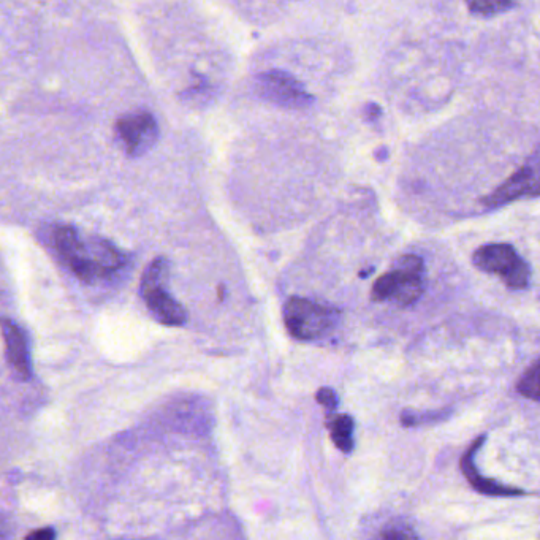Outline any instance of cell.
Listing matches in <instances>:
<instances>
[{
	"label": "cell",
	"instance_id": "1",
	"mask_svg": "<svg viewBox=\"0 0 540 540\" xmlns=\"http://www.w3.org/2000/svg\"><path fill=\"white\" fill-rule=\"evenodd\" d=\"M53 241L62 262L84 282L107 278L127 263L126 255L116 246L100 238L84 241L72 225L54 230Z\"/></svg>",
	"mask_w": 540,
	"mask_h": 540
},
{
	"label": "cell",
	"instance_id": "10",
	"mask_svg": "<svg viewBox=\"0 0 540 540\" xmlns=\"http://www.w3.org/2000/svg\"><path fill=\"white\" fill-rule=\"evenodd\" d=\"M0 328L5 338V355L7 362L13 373L18 374L23 381L31 379L32 363L29 355V344L27 336L20 325L15 324L13 320L4 319L0 322Z\"/></svg>",
	"mask_w": 540,
	"mask_h": 540
},
{
	"label": "cell",
	"instance_id": "7",
	"mask_svg": "<svg viewBox=\"0 0 540 540\" xmlns=\"http://www.w3.org/2000/svg\"><path fill=\"white\" fill-rule=\"evenodd\" d=\"M116 130L130 156L145 154L153 148L159 137L156 119L148 111H138L134 115L119 119Z\"/></svg>",
	"mask_w": 540,
	"mask_h": 540
},
{
	"label": "cell",
	"instance_id": "8",
	"mask_svg": "<svg viewBox=\"0 0 540 540\" xmlns=\"http://www.w3.org/2000/svg\"><path fill=\"white\" fill-rule=\"evenodd\" d=\"M539 195V160L537 156L515 173L506 183L499 186L493 194L483 200L487 208H499L514 202L520 197H537Z\"/></svg>",
	"mask_w": 540,
	"mask_h": 540
},
{
	"label": "cell",
	"instance_id": "16",
	"mask_svg": "<svg viewBox=\"0 0 540 540\" xmlns=\"http://www.w3.org/2000/svg\"><path fill=\"white\" fill-rule=\"evenodd\" d=\"M56 536L53 529H43V531H35V533L29 534V539H53Z\"/></svg>",
	"mask_w": 540,
	"mask_h": 540
},
{
	"label": "cell",
	"instance_id": "17",
	"mask_svg": "<svg viewBox=\"0 0 540 540\" xmlns=\"http://www.w3.org/2000/svg\"><path fill=\"white\" fill-rule=\"evenodd\" d=\"M0 537H5L4 523L0 520Z\"/></svg>",
	"mask_w": 540,
	"mask_h": 540
},
{
	"label": "cell",
	"instance_id": "9",
	"mask_svg": "<svg viewBox=\"0 0 540 540\" xmlns=\"http://www.w3.org/2000/svg\"><path fill=\"white\" fill-rule=\"evenodd\" d=\"M485 438L477 439L474 444L469 447L468 452L464 453L461 458V471H463L464 477L468 479L474 490L479 491L482 495L487 496H501V498H512V496H525L526 491L520 490V488L509 487L504 483H499L498 480L487 479L480 474L477 469L476 455L482 447Z\"/></svg>",
	"mask_w": 540,
	"mask_h": 540
},
{
	"label": "cell",
	"instance_id": "15",
	"mask_svg": "<svg viewBox=\"0 0 540 540\" xmlns=\"http://www.w3.org/2000/svg\"><path fill=\"white\" fill-rule=\"evenodd\" d=\"M317 401L330 412L335 411L336 407H338V396L328 387L320 388L319 393H317Z\"/></svg>",
	"mask_w": 540,
	"mask_h": 540
},
{
	"label": "cell",
	"instance_id": "4",
	"mask_svg": "<svg viewBox=\"0 0 540 540\" xmlns=\"http://www.w3.org/2000/svg\"><path fill=\"white\" fill-rule=\"evenodd\" d=\"M168 262L156 259L145 271L140 284L141 297L145 300L149 311L156 317L157 322L167 327H183L187 322V312L181 303L164 289L167 279Z\"/></svg>",
	"mask_w": 540,
	"mask_h": 540
},
{
	"label": "cell",
	"instance_id": "2",
	"mask_svg": "<svg viewBox=\"0 0 540 540\" xmlns=\"http://www.w3.org/2000/svg\"><path fill=\"white\" fill-rule=\"evenodd\" d=\"M423 273L425 263L419 255H404L392 271L377 279L371 297L374 301H395L403 308L414 305L425 292Z\"/></svg>",
	"mask_w": 540,
	"mask_h": 540
},
{
	"label": "cell",
	"instance_id": "14",
	"mask_svg": "<svg viewBox=\"0 0 540 540\" xmlns=\"http://www.w3.org/2000/svg\"><path fill=\"white\" fill-rule=\"evenodd\" d=\"M379 537L382 539H414L417 537V534L412 531L411 528H406V526H396V528H387L379 534Z\"/></svg>",
	"mask_w": 540,
	"mask_h": 540
},
{
	"label": "cell",
	"instance_id": "5",
	"mask_svg": "<svg viewBox=\"0 0 540 540\" xmlns=\"http://www.w3.org/2000/svg\"><path fill=\"white\" fill-rule=\"evenodd\" d=\"M472 262L485 273L498 274L509 289L523 290L531 284V268L510 244H485L474 252Z\"/></svg>",
	"mask_w": 540,
	"mask_h": 540
},
{
	"label": "cell",
	"instance_id": "3",
	"mask_svg": "<svg viewBox=\"0 0 540 540\" xmlns=\"http://www.w3.org/2000/svg\"><path fill=\"white\" fill-rule=\"evenodd\" d=\"M284 322L293 338L314 341L336 327L338 311L308 298L293 297L284 306Z\"/></svg>",
	"mask_w": 540,
	"mask_h": 540
},
{
	"label": "cell",
	"instance_id": "12",
	"mask_svg": "<svg viewBox=\"0 0 540 540\" xmlns=\"http://www.w3.org/2000/svg\"><path fill=\"white\" fill-rule=\"evenodd\" d=\"M539 368V362H534L517 385L518 393L533 401L540 400Z\"/></svg>",
	"mask_w": 540,
	"mask_h": 540
},
{
	"label": "cell",
	"instance_id": "6",
	"mask_svg": "<svg viewBox=\"0 0 540 540\" xmlns=\"http://www.w3.org/2000/svg\"><path fill=\"white\" fill-rule=\"evenodd\" d=\"M255 92L267 102L289 110H303L311 107V94L305 86L284 70H268L255 78Z\"/></svg>",
	"mask_w": 540,
	"mask_h": 540
},
{
	"label": "cell",
	"instance_id": "13",
	"mask_svg": "<svg viewBox=\"0 0 540 540\" xmlns=\"http://www.w3.org/2000/svg\"><path fill=\"white\" fill-rule=\"evenodd\" d=\"M469 10L480 16H495L514 5V0H466Z\"/></svg>",
	"mask_w": 540,
	"mask_h": 540
},
{
	"label": "cell",
	"instance_id": "11",
	"mask_svg": "<svg viewBox=\"0 0 540 540\" xmlns=\"http://www.w3.org/2000/svg\"><path fill=\"white\" fill-rule=\"evenodd\" d=\"M331 439L341 452L350 453L354 450V419L349 415H338L330 423Z\"/></svg>",
	"mask_w": 540,
	"mask_h": 540
}]
</instances>
